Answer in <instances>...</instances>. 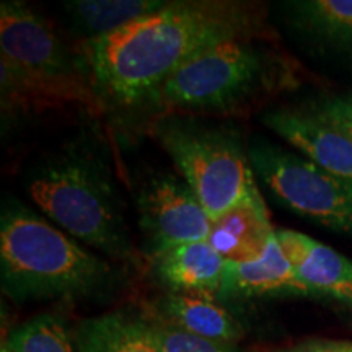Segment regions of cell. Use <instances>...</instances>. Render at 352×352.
<instances>
[{
	"label": "cell",
	"instance_id": "obj_1",
	"mask_svg": "<svg viewBox=\"0 0 352 352\" xmlns=\"http://www.w3.org/2000/svg\"><path fill=\"white\" fill-rule=\"evenodd\" d=\"M264 7L240 0H176L108 36L83 43V67L113 103L148 101L201 52L264 38Z\"/></svg>",
	"mask_w": 352,
	"mask_h": 352
},
{
	"label": "cell",
	"instance_id": "obj_2",
	"mask_svg": "<svg viewBox=\"0 0 352 352\" xmlns=\"http://www.w3.org/2000/svg\"><path fill=\"white\" fill-rule=\"evenodd\" d=\"M118 272L67 232L7 199L0 214L2 292L16 303L98 297L114 287Z\"/></svg>",
	"mask_w": 352,
	"mask_h": 352
},
{
	"label": "cell",
	"instance_id": "obj_3",
	"mask_svg": "<svg viewBox=\"0 0 352 352\" xmlns=\"http://www.w3.org/2000/svg\"><path fill=\"white\" fill-rule=\"evenodd\" d=\"M26 191L47 219L114 261L135 248L111 170L96 153L67 145L47 153L26 176Z\"/></svg>",
	"mask_w": 352,
	"mask_h": 352
},
{
	"label": "cell",
	"instance_id": "obj_4",
	"mask_svg": "<svg viewBox=\"0 0 352 352\" xmlns=\"http://www.w3.org/2000/svg\"><path fill=\"white\" fill-rule=\"evenodd\" d=\"M294 83V64L266 38H236L189 60L151 100L184 113L239 114Z\"/></svg>",
	"mask_w": 352,
	"mask_h": 352
},
{
	"label": "cell",
	"instance_id": "obj_5",
	"mask_svg": "<svg viewBox=\"0 0 352 352\" xmlns=\"http://www.w3.org/2000/svg\"><path fill=\"white\" fill-rule=\"evenodd\" d=\"M153 134L212 220L261 199L239 127L179 113L160 118Z\"/></svg>",
	"mask_w": 352,
	"mask_h": 352
},
{
	"label": "cell",
	"instance_id": "obj_6",
	"mask_svg": "<svg viewBox=\"0 0 352 352\" xmlns=\"http://www.w3.org/2000/svg\"><path fill=\"white\" fill-rule=\"evenodd\" d=\"M2 101L85 100V67L47 20L23 2L0 7Z\"/></svg>",
	"mask_w": 352,
	"mask_h": 352
},
{
	"label": "cell",
	"instance_id": "obj_7",
	"mask_svg": "<svg viewBox=\"0 0 352 352\" xmlns=\"http://www.w3.org/2000/svg\"><path fill=\"white\" fill-rule=\"evenodd\" d=\"M254 176L283 208L352 236V182L271 142L250 145Z\"/></svg>",
	"mask_w": 352,
	"mask_h": 352
},
{
	"label": "cell",
	"instance_id": "obj_8",
	"mask_svg": "<svg viewBox=\"0 0 352 352\" xmlns=\"http://www.w3.org/2000/svg\"><path fill=\"white\" fill-rule=\"evenodd\" d=\"M135 206L151 258L178 245L209 240L214 220L182 176H151L140 188Z\"/></svg>",
	"mask_w": 352,
	"mask_h": 352
},
{
	"label": "cell",
	"instance_id": "obj_9",
	"mask_svg": "<svg viewBox=\"0 0 352 352\" xmlns=\"http://www.w3.org/2000/svg\"><path fill=\"white\" fill-rule=\"evenodd\" d=\"M263 122L320 168L352 182V138L344 131L311 111L289 108L267 111Z\"/></svg>",
	"mask_w": 352,
	"mask_h": 352
},
{
	"label": "cell",
	"instance_id": "obj_10",
	"mask_svg": "<svg viewBox=\"0 0 352 352\" xmlns=\"http://www.w3.org/2000/svg\"><path fill=\"white\" fill-rule=\"evenodd\" d=\"M277 240L311 297H327L352 310V261L336 250L294 230H277Z\"/></svg>",
	"mask_w": 352,
	"mask_h": 352
},
{
	"label": "cell",
	"instance_id": "obj_11",
	"mask_svg": "<svg viewBox=\"0 0 352 352\" xmlns=\"http://www.w3.org/2000/svg\"><path fill=\"white\" fill-rule=\"evenodd\" d=\"M267 296L311 297L310 290L298 279L292 263L284 253L277 233L261 258L246 263L228 261L217 300L226 303Z\"/></svg>",
	"mask_w": 352,
	"mask_h": 352
},
{
	"label": "cell",
	"instance_id": "obj_12",
	"mask_svg": "<svg viewBox=\"0 0 352 352\" xmlns=\"http://www.w3.org/2000/svg\"><path fill=\"white\" fill-rule=\"evenodd\" d=\"M153 271L168 292L217 298L228 259L209 240L178 245L152 258Z\"/></svg>",
	"mask_w": 352,
	"mask_h": 352
},
{
	"label": "cell",
	"instance_id": "obj_13",
	"mask_svg": "<svg viewBox=\"0 0 352 352\" xmlns=\"http://www.w3.org/2000/svg\"><path fill=\"white\" fill-rule=\"evenodd\" d=\"M289 25L316 50L352 59V0L284 2Z\"/></svg>",
	"mask_w": 352,
	"mask_h": 352
},
{
	"label": "cell",
	"instance_id": "obj_14",
	"mask_svg": "<svg viewBox=\"0 0 352 352\" xmlns=\"http://www.w3.org/2000/svg\"><path fill=\"white\" fill-rule=\"evenodd\" d=\"M164 323L209 341L236 344L243 338L240 320L217 298L168 292L158 302Z\"/></svg>",
	"mask_w": 352,
	"mask_h": 352
},
{
	"label": "cell",
	"instance_id": "obj_15",
	"mask_svg": "<svg viewBox=\"0 0 352 352\" xmlns=\"http://www.w3.org/2000/svg\"><path fill=\"white\" fill-rule=\"evenodd\" d=\"M274 235L261 197L214 220L209 241L228 261L246 263L261 258Z\"/></svg>",
	"mask_w": 352,
	"mask_h": 352
},
{
	"label": "cell",
	"instance_id": "obj_16",
	"mask_svg": "<svg viewBox=\"0 0 352 352\" xmlns=\"http://www.w3.org/2000/svg\"><path fill=\"white\" fill-rule=\"evenodd\" d=\"M74 338L78 352H162L151 321L122 311L82 320Z\"/></svg>",
	"mask_w": 352,
	"mask_h": 352
},
{
	"label": "cell",
	"instance_id": "obj_17",
	"mask_svg": "<svg viewBox=\"0 0 352 352\" xmlns=\"http://www.w3.org/2000/svg\"><path fill=\"white\" fill-rule=\"evenodd\" d=\"M166 3L165 0H72L64 3V12L76 34L88 43L120 32Z\"/></svg>",
	"mask_w": 352,
	"mask_h": 352
},
{
	"label": "cell",
	"instance_id": "obj_18",
	"mask_svg": "<svg viewBox=\"0 0 352 352\" xmlns=\"http://www.w3.org/2000/svg\"><path fill=\"white\" fill-rule=\"evenodd\" d=\"M10 352H78L76 338L59 315L33 316L3 341Z\"/></svg>",
	"mask_w": 352,
	"mask_h": 352
},
{
	"label": "cell",
	"instance_id": "obj_19",
	"mask_svg": "<svg viewBox=\"0 0 352 352\" xmlns=\"http://www.w3.org/2000/svg\"><path fill=\"white\" fill-rule=\"evenodd\" d=\"M152 333L162 352H241L236 344L209 341L182 329L170 327L164 321L151 323Z\"/></svg>",
	"mask_w": 352,
	"mask_h": 352
},
{
	"label": "cell",
	"instance_id": "obj_20",
	"mask_svg": "<svg viewBox=\"0 0 352 352\" xmlns=\"http://www.w3.org/2000/svg\"><path fill=\"white\" fill-rule=\"evenodd\" d=\"M310 111L352 138V94L321 98Z\"/></svg>",
	"mask_w": 352,
	"mask_h": 352
},
{
	"label": "cell",
	"instance_id": "obj_21",
	"mask_svg": "<svg viewBox=\"0 0 352 352\" xmlns=\"http://www.w3.org/2000/svg\"><path fill=\"white\" fill-rule=\"evenodd\" d=\"M283 352H352V342L344 341H311Z\"/></svg>",
	"mask_w": 352,
	"mask_h": 352
},
{
	"label": "cell",
	"instance_id": "obj_22",
	"mask_svg": "<svg viewBox=\"0 0 352 352\" xmlns=\"http://www.w3.org/2000/svg\"><path fill=\"white\" fill-rule=\"evenodd\" d=\"M0 352H10L7 349V346L6 344H2V349H0Z\"/></svg>",
	"mask_w": 352,
	"mask_h": 352
}]
</instances>
